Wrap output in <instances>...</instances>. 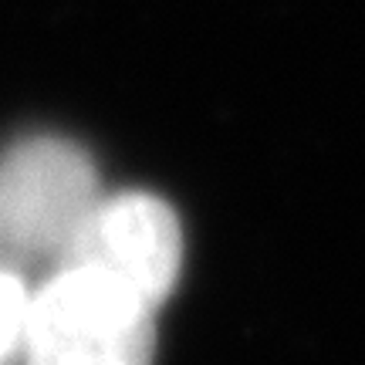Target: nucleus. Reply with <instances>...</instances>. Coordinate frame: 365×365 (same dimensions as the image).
I'll return each mask as SVG.
<instances>
[{"label": "nucleus", "mask_w": 365, "mask_h": 365, "mask_svg": "<svg viewBox=\"0 0 365 365\" xmlns=\"http://www.w3.org/2000/svg\"><path fill=\"white\" fill-rule=\"evenodd\" d=\"M98 173L81 145L31 135L0 159V267H61L98 207Z\"/></svg>", "instance_id": "f03ea898"}, {"label": "nucleus", "mask_w": 365, "mask_h": 365, "mask_svg": "<svg viewBox=\"0 0 365 365\" xmlns=\"http://www.w3.org/2000/svg\"><path fill=\"white\" fill-rule=\"evenodd\" d=\"M65 264L102 267L159 308L180 281V220L170 203L153 193L129 190L102 196L75 244L68 247L61 267Z\"/></svg>", "instance_id": "7ed1b4c3"}, {"label": "nucleus", "mask_w": 365, "mask_h": 365, "mask_svg": "<svg viewBox=\"0 0 365 365\" xmlns=\"http://www.w3.org/2000/svg\"><path fill=\"white\" fill-rule=\"evenodd\" d=\"M31 294L34 291L24 284V274L0 267V365H21Z\"/></svg>", "instance_id": "20e7f679"}, {"label": "nucleus", "mask_w": 365, "mask_h": 365, "mask_svg": "<svg viewBox=\"0 0 365 365\" xmlns=\"http://www.w3.org/2000/svg\"><path fill=\"white\" fill-rule=\"evenodd\" d=\"M156 304L102 267L65 264L31 294L21 365H153Z\"/></svg>", "instance_id": "f257e3e1"}]
</instances>
